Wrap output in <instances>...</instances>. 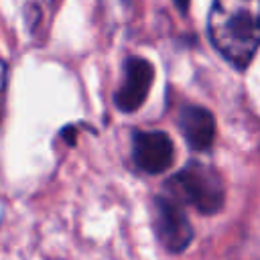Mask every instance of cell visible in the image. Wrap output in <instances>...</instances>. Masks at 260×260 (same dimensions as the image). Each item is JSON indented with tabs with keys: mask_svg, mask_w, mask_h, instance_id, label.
I'll return each instance as SVG.
<instances>
[{
	"mask_svg": "<svg viewBox=\"0 0 260 260\" xmlns=\"http://www.w3.org/2000/svg\"><path fill=\"white\" fill-rule=\"evenodd\" d=\"M207 30L213 47L244 69L260 47V0H213Z\"/></svg>",
	"mask_w": 260,
	"mask_h": 260,
	"instance_id": "1",
	"label": "cell"
},
{
	"mask_svg": "<svg viewBox=\"0 0 260 260\" xmlns=\"http://www.w3.org/2000/svg\"><path fill=\"white\" fill-rule=\"evenodd\" d=\"M167 191L177 203H187L199 213H215L223 205L221 177L207 165L191 160L167 181Z\"/></svg>",
	"mask_w": 260,
	"mask_h": 260,
	"instance_id": "2",
	"label": "cell"
},
{
	"mask_svg": "<svg viewBox=\"0 0 260 260\" xmlns=\"http://www.w3.org/2000/svg\"><path fill=\"white\" fill-rule=\"evenodd\" d=\"M154 232L169 252H183L193 240V228L185 211L167 195L154 199Z\"/></svg>",
	"mask_w": 260,
	"mask_h": 260,
	"instance_id": "3",
	"label": "cell"
},
{
	"mask_svg": "<svg viewBox=\"0 0 260 260\" xmlns=\"http://www.w3.org/2000/svg\"><path fill=\"white\" fill-rule=\"evenodd\" d=\"M173 158H175V148L169 134L160 130L134 132L132 160L140 171L148 175H158L171 167Z\"/></svg>",
	"mask_w": 260,
	"mask_h": 260,
	"instance_id": "4",
	"label": "cell"
},
{
	"mask_svg": "<svg viewBox=\"0 0 260 260\" xmlns=\"http://www.w3.org/2000/svg\"><path fill=\"white\" fill-rule=\"evenodd\" d=\"M152 79H154L152 65L142 57H130L124 65V81L114 95L116 108L122 112H136L144 104Z\"/></svg>",
	"mask_w": 260,
	"mask_h": 260,
	"instance_id": "5",
	"label": "cell"
},
{
	"mask_svg": "<svg viewBox=\"0 0 260 260\" xmlns=\"http://www.w3.org/2000/svg\"><path fill=\"white\" fill-rule=\"evenodd\" d=\"M179 128L195 150H207L215 138V120L201 106H183L179 112Z\"/></svg>",
	"mask_w": 260,
	"mask_h": 260,
	"instance_id": "6",
	"label": "cell"
},
{
	"mask_svg": "<svg viewBox=\"0 0 260 260\" xmlns=\"http://www.w3.org/2000/svg\"><path fill=\"white\" fill-rule=\"evenodd\" d=\"M100 2L104 12L110 14L112 18H118V14H124L132 4V0H100Z\"/></svg>",
	"mask_w": 260,
	"mask_h": 260,
	"instance_id": "7",
	"label": "cell"
},
{
	"mask_svg": "<svg viewBox=\"0 0 260 260\" xmlns=\"http://www.w3.org/2000/svg\"><path fill=\"white\" fill-rule=\"evenodd\" d=\"M6 73H8L6 63L0 61V108H2V98H4V89H6Z\"/></svg>",
	"mask_w": 260,
	"mask_h": 260,
	"instance_id": "8",
	"label": "cell"
},
{
	"mask_svg": "<svg viewBox=\"0 0 260 260\" xmlns=\"http://www.w3.org/2000/svg\"><path fill=\"white\" fill-rule=\"evenodd\" d=\"M175 2V6L181 10V12H187V8H189V0H173Z\"/></svg>",
	"mask_w": 260,
	"mask_h": 260,
	"instance_id": "9",
	"label": "cell"
}]
</instances>
